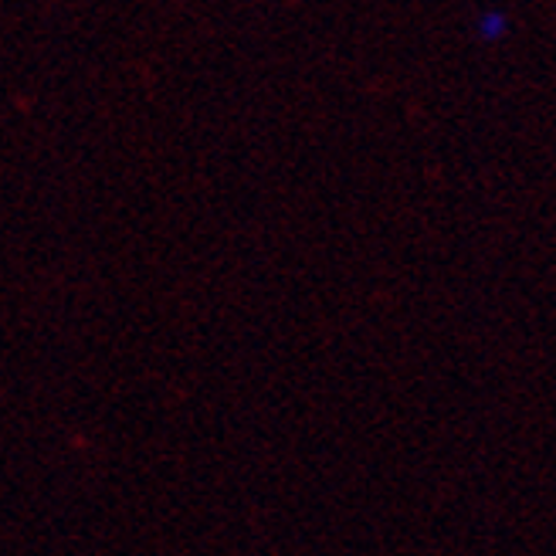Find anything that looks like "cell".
Returning a JSON list of instances; mask_svg holds the SVG:
<instances>
[{
  "label": "cell",
  "instance_id": "obj_1",
  "mask_svg": "<svg viewBox=\"0 0 556 556\" xmlns=\"http://www.w3.org/2000/svg\"><path fill=\"white\" fill-rule=\"evenodd\" d=\"M476 35L482 45H498V41H506L509 35V14L506 11H498V8H485L479 17H476Z\"/></svg>",
  "mask_w": 556,
  "mask_h": 556
}]
</instances>
